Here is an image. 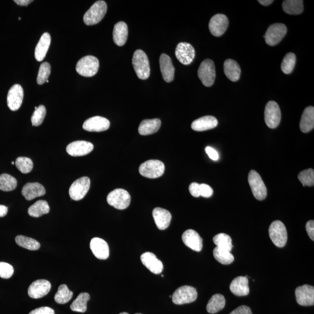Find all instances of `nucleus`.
Here are the masks:
<instances>
[{"label": "nucleus", "instance_id": "nucleus-1", "mask_svg": "<svg viewBox=\"0 0 314 314\" xmlns=\"http://www.w3.org/2000/svg\"><path fill=\"white\" fill-rule=\"evenodd\" d=\"M132 64L139 79L145 80L149 78L150 74L149 61L144 51L137 50L134 52Z\"/></svg>", "mask_w": 314, "mask_h": 314}, {"label": "nucleus", "instance_id": "nucleus-2", "mask_svg": "<svg viewBox=\"0 0 314 314\" xmlns=\"http://www.w3.org/2000/svg\"><path fill=\"white\" fill-rule=\"evenodd\" d=\"M107 10V3L104 1H98L94 2L84 15V22L88 26L94 25L99 23L106 15Z\"/></svg>", "mask_w": 314, "mask_h": 314}, {"label": "nucleus", "instance_id": "nucleus-3", "mask_svg": "<svg viewBox=\"0 0 314 314\" xmlns=\"http://www.w3.org/2000/svg\"><path fill=\"white\" fill-rule=\"evenodd\" d=\"M99 61L92 55H87L80 59L77 63L76 71L84 77H92L96 74L99 69Z\"/></svg>", "mask_w": 314, "mask_h": 314}, {"label": "nucleus", "instance_id": "nucleus-4", "mask_svg": "<svg viewBox=\"0 0 314 314\" xmlns=\"http://www.w3.org/2000/svg\"><path fill=\"white\" fill-rule=\"evenodd\" d=\"M165 171L164 163L159 160H147L139 167V172L143 176L156 179L161 176Z\"/></svg>", "mask_w": 314, "mask_h": 314}, {"label": "nucleus", "instance_id": "nucleus-5", "mask_svg": "<svg viewBox=\"0 0 314 314\" xmlns=\"http://www.w3.org/2000/svg\"><path fill=\"white\" fill-rule=\"evenodd\" d=\"M269 235L272 242L278 247H284L288 241V232L284 223L280 221L272 222L269 228Z\"/></svg>", "mask_w": 314, "mask_h": 314}, {"label": "nucleus", "instance_id": "nucleus-6", "mask_svg": "<svg viewBox=\"0 0 314 314\" xmlns=\"http://www.w3.org/2000/svg\"><path fill=\"white\" fill-rule=\"evenodd\" d=\"M107 200L108 204L122 210L127 209L130 205L131 197L127 190L117 188L108 194Z\"/></svg>", "mask_w": 314, "mask_h": 314}, {"label": "nucleus", "instance_id": "nucleus-7", "mask_svg": "<svg viewBox=\"0 0 314 314\" xmlns=\"http://www.w3.org/2000/svg\"><path fill=\"white\" fill-rule=\"evenodd\" d=\"M248 181L255 198L258 200H263L267 197V189L260 174L256 170H251L248 176Z\"/></svg>", "mask_w": 314, "mask_h": 314}, {"label": "nucleus", "instance_id": "nucleus-8", "mask_svg": "<svg viewBox=\"0 0 314 314\" xmlns=\"http://www.w3.org/2000/svg\"><path fill=\"white\" fill-rule=\"evenodd\" d=\"M198 76L205 86H212L216 77L214 62L209 59L202 61L198 69Z\"/></svg>", "mask_w": 314, "mask_h": 314}, {"label": "nucleus", "instance_id": "nucleus-9", "mask_svg": "<svg viewBox=\"0 0 314 314\" xmlns=\"http://www.w3.org/2000/svg\"><path fill=\"white\" fill-rule=\"evenodd\" d=\"M197 298L196 289L190 286H183L178 288L172 296V302L176 305L193 303Z\"/></svg>", "mask_w": 314, "mask_h": 314}, {"label": "nucleus", "instance_id": "nucleus-10", "mask_svg": "<svg viewBox=\"0 0 314 314\" xmlns=\"http://www.w3.org/2000/svg\"><path fill=\"white\" fill-rule=\"evenodd\" d=\"M287 27L283 23H275L268 27L266 33L263 36L265 42L270 46L280 43L287 33Z\"/></svg>", "mask_w": 314, "mask_h": 314}, {"label": "nucleus", "instance_id": "nucleus-11", "mask_svg": "<svg viewBox=\"0 0 314 314\" xmlns=\"http://www.w3.org/2000/svg\"><path fill=\"white\" fill-rule=\"evenodd\" d=\"M265 122L271 129L277 128L281 120V111L277 103L270 101L265 106Z\"/></svg>", "mask_w": 314, "mask_h": 314}, {"label": "nucleus", "instance_id": "nucleus-12", "mask_svg": "<svg viewBox=\"0 0 314 314\" xmlns=\"http://www.w3.org/2000/svg\"><path fill=\"white\" fill-rule=\"evenodd\" d=\"M90 187L89 177L84 176L76 180L69 188V194L72 200H82L89 191Z\"/></svg>", "mask_w": 314, "mask_h": 314}, {"label": "nucleus", "instance_id": "nucleus-13", "mask_svg": "<svg viewBox=\"0 0 314 314\" xmlns=\"http://www.w3.org/2000/svg\"><path fill=\"white\" fill-rule=\"evenodd\" d=\"M229 25L228 17L223 14H216L213 16L209 22V29L215 37H220L225 33Z\"/></svg>", "mask_w": 314, "mask_h": 314}, {"label": "nucleus", "instance_id": "nucleus-14", "mask_svg": "<svg viewBox=\"0 0 314 314\" xmlns=\"http://www.w3.org/2000/svg\"><path fill=\"white\" fill-rule=\"evenodd\" d=\"M296 301L302 306H312L314 305V288L305 285L297 288L295 291Z\"/></svg>", "mask_w": 314, "mask_h": 314}, {"label": "nucleus", "instance_id": "nucleus-15", "mask_svg": "<svg viewBox=\"0 0 314 314\" xmlns=\"http://www.w3.org/2000/svg\"><path fill=\"white\" fill-rule=\"evenodd\" d=\"M23 96L22 87L18 84L10 87L7 95V105L10 110L15 111L19 109L23 102Z\"/></svg>", "mask_w": 314, "mask_h": 314}, {"label": "nucleus", "instance_id": "nucleus-16", "mask_svg": "<svg viewBox=\"0 0 314 314\" xmlns=\"http://www.w3.org/2000/svg\"><path fill=\"white\" fill-rule=\"evenodd\" d=\"M175 55L181 64L188 65L193 61L195 52L194 47L190 44L180 43L176 48Z\"/></svg>", "mask_w": 314, "mask_h": 314}, {"label": "nucleus", "instance_id": "nucleus-17", "mask_svg": "<svg viewBox=\"0 0 314 314\" xmlns=\"http://www.w3.org/2000/svg\"><path fill=\"white\" fill-rule=\"evenodd\" d=\"M51 288L50 282L44 279H40L33 282L30 285L28 289V295L32 299H41L48 294Z\"/></svg>", "mask_w": 314, "mask_h": 314}, {"label": "nucleus", "instance_id": "nucleus-18", "mask_svg": "<svg viewBox=\"0 0 314 314\" xmlns=\"http://www.w3.org/2000/svg\"><path fill=\"white\" fill-rule=\"evenodd\" d=\"M110 127V122L106 118L96 116L87 120L83 125L85 131L92 132H100L108 130Z\"/></svg>", "mask_w": 314, "mask_h": 314}, {"label": "nucleus", "instance_id": "nucleus-19", "mask_svg": "<svg viewBox=\"0 0 314 314\" xmlns=\"http://www.w3.org/2000/svg\"><path fill=\"white\" fill-rule=\"evenodd\" d=\"M94 146L86 141H76L66 147V152L72 157H80L88 155L93 151Z\"/></svg>", "mask_w": 314, "mask_h": 314}, {"label": "nucleus", "instance_id": "nucleus-20", "mask_svg": "<svg viewBox=\"0 0 314 314\" xmlns=\"http://www.w3.org/2000/svg\"><path fill=\"white\" fill-rule=\"evenodd\" d=\"M90 247L94 256L99 260H107L110 256L108 243L99 237H94L91 240Z\"/></svg>", "mask_w": 314, "mask_h": 314}, {"label": "nucleus", "instance_id": "nucleus-21", "mask_svg": "<svg viewBox=\"0 0 314 314\" xmlns=\"http://www.w3.org/2000/svg\"><path fill=\"white\" fill-rule=\"evenodd\" d=\"M183 242L187 247L195 251H201L203 246L202 239L199 234L193 229H188L181 237Z\"/></svg>", "mask_w": 314, "mask_h": 314}, {"label": "nucleus", "instance_id": "nucleus-22", "mask_svg": "<svg viewBox=\"0 0 314 314\" xmlns=\"http://www.w3.org/2000/svg\"><path fill=\"white\" fill-rule=\"evenodd\" d=\"M142 263L145 266L155 274H159L163 271V264L156 255L151 252L143 253L141 257Z\"/></svg>", "mask_w": 314, "mask_h": 314}, {"label": "nucleus", "instance_id": "nucleus-23", "mask_svg": "<svg viewBox=\"0 0 314 314\" xmlns=\"http://www.w3.org/2000/svg\"><path fill=\"white\" fill-rule=\"evenodd\" d=\"M153 216L157 228L159 230H165L168 228L172 219V215L169 211L159 207L154 209Z\"/></svg>", "mask_w": 314, "mask_h": 314}, {"label": "nucleus", "instance_id": "nucleus-24", "mask_svg": "<svg viewBox=\"0 0 314 314\" xmlns=\"http://www.w3.org/2000/svg\"><path fill=\"white\" fill-rule=\"evenodd\" d=\"M159 65L163 80L167 83L172 82L174 76V68L169 56L165 54L160 55Z\"/></svg>", "mask_w": 314, "mask_h": 314}, {"label": "nucleus", "instance_id": "nucleus-25", "mask_svg": "<svg viewBox=\"0 0 314 314\" xmlns=\"http://www.w3.org/2000/svg\"><path fill=\"white\" fill-rule=\"evenodd\" d=\"M230 290L237 296H246L249 294V280L246 277H238L234 279L230 285Z\"/></svg>", "mask_w": 314, "mask_h": 314}, {"label": "nucleus", "instance_id": "nucleus-26", "mask_svg": "<svg viewBox=\"0 0 314 314\" xmlns=\"http://www.w3.org/2000/svg\"><path fill=\"white\" fill-rule=\"evenodd\" d=\"M218 124V121L215 117L208 115L193 121L191 127L195 131L202 132L214 129L217 127Z\"/></svg>", "mask_w": 314, "mask_h": 314}, {"label": "nucleus", "instance_id": "nucleus-27", "mask_svg": "<svg viewBox=\"0 0 314 314\" xmlns=\"http://www.w3.org/2000/svg\"><path fill=\"white\" fill-rule=\"evenodd\" d=\"M45 194V189L43 185L38 183H28L22 188V194L27 200L43 196Z\"/></svg>", "mask_w": 314, "mask_h": 314}, {"label": "nucleus", "instance_id": "nucleus-28", "mask_svg": "<svg viewBox=\"0 0 314 314\" xmlns=\"http://www.w3.org/2000/svg\"><path fill=\"white\" fill-rule=\"evenodd\" d=\"M50 34L47 32L43 34L35 48L34 56L37 61L43 60L50 47Z\"/></svg>", "mask_w": 314, "mask_h": 314}, {"label": "nucleus", "instance_id": "nucleus-29", "mask_svg": "<svg viewBox=\"0 0 314 314\" xmlns=\"http://www.w3.org/2000/svg\"><path fill=\"white\" fill-rule=\"evenodd\" d=\"M225 74L232 82H237L240 79L241 69L238 63L231 59H228L223 65Z\"/></svg>", "mask_w": 314, "mask_h": 314}, {"label": "nucleus", "instance_id": "nucleus-30", "mask_svg": "<svg viewBox=\"0 0 314 314\" xmlns=\"http://www.w3.org/2000/svg\"><path fill=\"white\" fill-rule=\"evenodd\" d=\"M160 125L161 121L158 118L143 120L139 125L138 131L143 136L152 135L158 131Z\"/></svg>", "mask_w": 314, "mask_h": 314}, {"label": "nucleus", "instance_id": "nucleus-31", "mask_svg": "<svg viewBox=\"0 0 314 314\" xmlns=\"http://www.w3.org/2000/svg\"><path fill=\"white\" fill-rule=\"evenodd\" d=\"M314 127V108L309 106L303 112L300 124V130L303 133H308L312 131Z\"/></svg>", "mask_w": 314, "mask_h": 314}, {"label": "nucleus", "instance_id": "nucleus-32", "mask_svg": "<svg viewBox=\"0 0 314 314\" xmlns=\"http://www.w3.org/2000/svg\"><path fill=\"white\" fill-rule=\"evenodd\" d=\"M128 36V28L127 23L124 22H118L114 26L113 40L118 46H122L127 42Z\"/></svg>", "mask_w": 314, "mask_h": 314}, {"label": "nucleus", "instance_id": "nucleus-33", "mask_svg": "<svg viewBox=\"0 0 314 314\" xmlns=\"http://www.w3.org/2000/svg\"><path fill=\"white\" fill-rule=\"evenodd\" d=\"M50 206L45 200H38L28 209V214L34 218L40 217L50 212Z\"/></svg>", "mask_w": 314, "mask_h": 314}, {"label": "nucleus", "instance_id": "nucleus-34", "mask_svg": "<svg viewBox=\"0 0 314 314\" xmlns=\"http://www.w3.org/2000/svg\"><path fill=\"white\" fill-rule=\"evenodd\" d=\"M283 10L289 15H299L303 12L302 0H285L282 3Z\"/></svg>", "mask_w": 314, "mask_h": 314}, {"label": "nucleus", "instance_id": "nucleus-35", "mask_svg": "<svg viewBox=\"0 0 314 314\" xmlns=\"http://www.w3.org/2000/svg\"><path fill=\"white\" fill-rule=\"evenodd\" d=\"M226 300L224 296L221 294H215L212 296L207 306V311L209 314L217 313L224 309Z\"/></svg>", "mask_w": 314, "mask_h": 314}, {"label": "nucleus", "instance_id": "nucleus-36", "mask_svg": "<svg viewBox=\"0 0 314 314\" xmlns=\"http://www.w3.org/2000/svg\"><path fill=\"white\" fill-rule=\"evenodd\" d=\"M90 296L87 293H81L71 304V309L74 312L85 313L87 311V302L89 301Z\"/></svg>", "mask_w": 314, "mask_h": 314}, {"label": "nucleus", "instance_id": "nucleus-37", "mask_svg": "<svg viewBox=\"0 0 314 314\" xmlns=\"http://www.w3.org/2000/svg\"><path fill=\"white\" fill-rule=\"evenodd\" d=\"M213 242L219 249L231 251L233 248L231 237L225 233H219L213 238Z\"/></svg>", "mask_w": 314, "mask_h": 314}, {"label": "nucleus", "instance_id": "nucleus-38", "mask_svg": "<svg viewBox=\"0 0 314 314\" xmlns=\"http://www.w3.org/2000/svg\"><path fill=\"white\" fill-rule=\"evenodd\" d=\"M15 242L20 247L31 251H36L40 248V244L37 240L27 236H17L16 237Z\"/></svg>", "mask_w": 314, "mask_h": 314}, {"label": "nucleus", "instance_id": "nucleus-39", "mask_svg": "<svg viewBox=\"0 0 314 314\" xmlns=\"http://www.w3.org/2000/svg\"><path fill=\"white\" fill-rule=\"evenodd\" d=\"M73 296V292L68 289L66 285H61L59 286L58 291L56 293L54 300L56 303L59 305H64L68 303L71 300Z\"/></svg>", "mask_w": 314, "mask_h": 314}, {"label": "nucleus", "instance_id": "nucleus-40", "mask_svg": "<svg viewBox=\"0 0 314 314\" xmlns=\"http://www.w3.org/2000/svg\"><path fill=\"white\" fill-rule=\"evenodd\" d=\"M213 255L215 260L223 265H229L233 263L235 258L230 251L219 249L216 247L213 250Z\"/></svg>", "mask_w": 314, "mask_h": 314}, {"label": "nucleus", "instance_id": "nucleus-41", "mask_svg": "<svg viewBox=\"0 0 314 314\" xmlns=\"http://www.w3.org/2000/svg\"><path fill=\"white\" fill-rule=\"evenodd\" d=\"M17 180L10 174L3 173L0 174V190L3 191H10L15 189Z\"/></svg>", "mask_w": 314, "mask_h": 314}, {"label": "nucleus", "instance_id": "nucleus-42", "mask_svg": "<svg viewBox=\"0 0 314 314\" xmlns=\"http://www.w3.org/2000/svg\"><path fill=\"white\" fill-rule=\"evenodd\" d=\"M296 62V57L295 54L292 53V52H289V53L286 54L284 59H283L281 64L282 72L287 75L291 73L295 68Z\"/></svg>", "mask_w": 314, "mask_h": 314}, {"label": "nucleus", "instance_id": "nucleus-43", "mask_svg": "<svg viewBox=\"0 0 314 314\" xmlns=\"http://www.w3.org/2000/svg\"><path fill=\"white\" fill-rule=\"evenodd\" d=\"M15 162L17 168L23 173H29L33 169L32 160L27 157H19Z\"/></svg>", "mask_w": 314, "mask_h": 314}, {"label": "nucleus", "instance_id": "nucleus-44", "mask_svg": "<svg viewBox=\"0 0 314 314\" xmlns=\"http://www.w3.org/2000/svg\"><path fill=\"white\" fill-rule=\"evenodd\" d=\"M51 73V65L45 62L41 64L38 71L37 82L39 85H43L46 82Z\"/></svg>", "mask_w": 314, "mask_h": 314}, {"label": "nucleus", "instance_id": "nucleus-45", "mask_svg": "<svg viewBox=\"0 0 314 314\" xmlns=\"http://www.w3.org/2000/svg\"><path fill=\"white\" fill-rule=\"evenodd\" d=\"M299 179L303 186H313L314 184V170L308 169L302 171L298 175Z\"/></svg>", "mask_w": 314, "mask_h": 314}, {"label": "nucleus", "instance_id": "nucleus-46", "mask_svg": "<svg viewBox=\"0 0 314 314\" xmlns=\"http://www.w3.org/2000/svg\"><path fill=\"white\" fill-rule=\"evenodd\" d=\"M45 115H46V109L43 105H41L37 107L36 110H34L32 116H31V121L32 125L38 127V126L41 125L44 121Z\"/></svg>", "mask_w": 314, "mask_h": 314}, {"label": "nucleus", "instance_id": "nucleus-47", "mask_svg": "<svg viewBox=\"0 0 314 314\" xmlns=\"http://www.w3.org/2000/svg\"><path fill=\"white\" fill-rule=\"evenodd\" d=\"M14 270L11 265L1 262L0 263V278L9 279L13 274Z\"/></svg>", "mask_w": 314, "mask_h": 314}, {"label": "nucleus", "instance_id": "nucleus-48", "mask_svg": "<svg viewBox=\"0 0 314 314\" xmlns=\"http://www.w3.org/2000/svg\"><path fill=\"white\" fill-rule=\"evenodd\" d=\"M214 191L211 186L207 184H200V196L209 198L212 196Z\"/></svg>", "mask_w": 314, "mask_h": 314}, {"label": "nucleus", "instance_id": "nucleus-49", "mask_svg": "<svg viewBox=\"0 0 314 314\" xmlns=\"http://www.w3.org/2000/svg\"><path fill=\"white\" fill-rule=\"evenodd\" d=\"M29 314H55V312L54 310L50 307H42L31 311Z\"/></svg>", "mask_w": 314, "mask_h": 314}, {"label": "nucleus", "instance_id": "nucleus-50", "mask_svg": "<svg viewBox=\"0 0 314 314\" xmlns=\"http://www.w3.org/2000/svg\"><path fill=\"white\" fill-rule=\"evenodd\" d=\"M189 191L190 194L194 197L200 196V184L193 182L190 184Z\"/></svg>", "mask_w": 314, "mask_h": 314}, {"label": "nucleus", "instance_id": "nucleus-51", "mask_svg": "<svg viewBox=\"0 0 314 314\" xmlns=\"http://www.w3.org/2000/svg\"><path fill=\"white\" fill-rule=\"evenodd\" d=\"M230 314H252L250 307L246 306H242L233 310Z\"/></svg>", "mask_w": 314, "mask_h": 314}, {"label": "nucleus", "instance_id": "nucleus-52", "mask_svg": "<svg viewBox=\"0 0 314 314\" xmlns=\"http://www.w3.org/2000/svg\"><path fill=\"white\" fill-rule=\"evenodd\" d=\"M306 230L307 233L310 239L313 241L314 240V221L313 220H311L308 222L306 223Z\"/></svg>", "mask_w": 314, "mask_h": 314}, {"label": "nucleus", "instance_id": "nucleus-53", "mask_svg": "<svg viewBox=\"0 0 314 314\" xmlns=\"http://www.w3.org/2000/svg\"><path fill=\"white\" fill-rule=\"evenodd\" d=\"M205 152L207 153L209 158L213 160H217L219 159V155L217 152L214 149L211 147H207L205 149Z\"/></svg>", "mask_w": 314, "mask_h": 314}, {"label": "nucleus", "instance_id": "nucleus-54", "mask_svg": "<svg viewBox=\"0 0 314 314\" xmlns=\"http://www.w3.org/2000/svg\"><path fill=\"white\" fill-rule=\"evenodd\" d=\"M33 1H31H31L30 0H15V1H14L16 4L20 6H27Z\"/></svg>", "mask_w": 314, "mask_h": 314}, {"label": "nucleus", "instance_id": "nucleus-55", "mask_svg": "<svg viewBox=\"0 0 314 314\" xmlns=\"http://www.w3.org/2000/svg\"><path fill=\"white\" fill-rule=\"evenodd\" d=\"M8 213V208L5 205H0V217H3Z\"/></svg>", "mask_w": 314, "mask_h": 314}, {"label": "nucleus", "instance_id": "nucleus-56", "mask_svg": "<svg viewBox=\"0 0 314 314\" xmlns=\"http://www.w3.org/2000/svg\"><path fill=\"white\" fill-rule=\"evenodd\" d=\"M258 2L264 6H268L271 4L274 1L273 0H259Z\"/></svg>", "mask_w": 314, "mask_h": 314}, {"label": "nucleus", "instance_id": "nucleus-57", "mask_svg": "<svg viewBox=\"0 0 314 314\" xmlns=\"http://www.w3.org/2000/svg\"><path fill=\"white\" fill-rule=\"evenodd\" d=\"M120 314H129L128 313L124 312V313H121Z\"/></svg>", "mask_w": 314, "mask_h": 314}, {"label": "nucleus", "instance_id": "nucleus-58", "mask_svg": "<svg viewBox=\"0 0 314 314\" xmlns=\"http://www.w3.org/2000/svg\"><path fill=\"white\" fill-rule=\"evenodd\" d=\"M12 165H14V164H15V162H12Z\"/></svg>", "mask_w": 314, "mask_h": 314}, {"label": "nucleus", "instance_id": "nucleus-59", "mask_svg": "<svg viewBox=\"0 0 314 314\" xmlns=\"http://www.w3.org/2000/svg\"><path fill=\"white\" fill-rule=\"evenodd\" d=\"M141 314V313H136V314Z\"/></svg>", "mask_w": 314, "mask_h": 314}, {"label": "nucleus", "instance_id": "nucleus-60", "mask_svg": "<svg viewBox=\"0 0 314 314\" xmlns=\"http://www.w3.org/2000/svg\"><path fill=\"white\" fill-rule=\"evenodd\" d=\"M48 82H49L48 80H47V81H46V83H48Z\"/></svg>", "mask_w": 314, "mask_h": 314}]
</instances>
